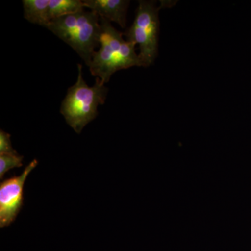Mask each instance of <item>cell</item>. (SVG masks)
<instances>
[{
	"instance_id": "obj_10",
	"label": "cell",
	"mask_w": 251,
	"mask_h": 251,
	"mask_svg": "<svg viewBox=\"0 0 251 251\" xmlns=\"http://www.w3.org/2000/svg\"><path fill=\"white\" fill-rule=\"evenodd\" d=\"M11 145V135L4 130L0 131V154H16Z\"/></svg>"
},
{
	"instance_id": "obj_7",
	"label": "cell",
	"mask_w": 251,
	"mask_h": 251,
	"mask_svg": "<svg viewBox=\"0 0 251 251\" xmlns=\"http://www.w3.org/2000/svg\"><path fill=\"white\" fill-rule=\"evenodd\" d=\"M49 2L50 0H23L25 18L29 22L47 27L50 22Z\"/></svg>"
},
{
	"instance_id": "obj_6",
	"label": "cell",
	"mask_w": 251,
	"mask_h": 251,
	"mask_svg": "<svg viewBox=\"0 0 251 251\" xmlns=\"http://www.w3.org/2000/svg\"><path fill=\"white\" fill-rule=\"evenodd\" d=\"M85 8L99 17L117 23L122 28L126 25V14L129 1L126 0H84Z\"/></svg>"
},
{
	"instance_id": "obj_2",
	"label": "cell",
	"mask_w": 251,
	"mask_h": 251,
	"mask_svg": "<svg viewBox=\"0 0 251 251\" xmlns=\"http://www.w3.org/2000/svg\"><path fill=\"white\" fill-rule=\"evenodd\" d=\"M67 43L90 66L95 49L100 46L102 28L100 18L85 9L52 20L47 27Z\"/></svg>"
},
{
	"instance_id": "obj_8",
	"label": "cell",
	"mask_w": 251,
	"mask_h": 251,
	"mask_svg": "<svg viewBox=\"0 0 251 251\" xmlns=\"http://www.w3.org/2000/svg\"><path fill=\"white\" fill-rule=\"evenodd\" d=\"M85 9L80 0H50L49 16L52 20L75 14Z\"/></svg>"
},
{
	"instance_id": "obj_4",
	"label": "cell",
	"mask_w": 251,
	"mask_h": 251,
	"mask_svg": "<svg viewBox=\"0 0 251 251\" xmlns=\"http://www.w3.org/2000/svg\"><path fill=\"white\" fill-rule=\"evenodd\" d=\"M159 10L155 1H140L134 21L125 33L127 41L139 46L143 67L152 64L158 54Z\"/></svg>"
},
{
	"instance_id": "obj_1",
	"label": "cell",
	"mask_w": 251,
	"mask_h": 251,
	"mask_svg": "<svg viewBox=\"0 0 251 251\" xmlns=\"http://www.w3.org/2000/svg\"><path fill=\"white\" fill-rule=\"evenodd\" d=\"M100 48L92 56L89 66L91 74L105 84L117 71L143 67L135 51L136 44L125 40L123 34L117 30L108 20L100 18Z\"/></svg>"
},
{
	"instance_id": "obj_5",
	"label": "cell",
	"mask_w": 251,
	"mask_h": 251,
	"mask_svg": "<svg viewBox=\"0 0 251 251\" xmlns=\"http://www.w3.org/2000/svg\"><path fill=\"white\" fill-rule=\"evenodd\" d=\"M38 165L31 162L22 174L10 178L0 185V227L4 228L15 221L23 205V188L28 175Z\"/></svg>"
},
{
	"instance_id": "obj_3",
	"label": "cell",
	"mask_w": 251,
	"mask_h": 251,
	"mask_svg": "<svg viewBox=\"0 0 251 251\" xmlns=\"http://www.w3.org/2000/svg\"><path fill=\"white\" fill-rule=\"evenodd\" d=\"M77 67L76 82L68 90L60 112L68 125L80 133L84 127L98 115L99 105L105 103L108 89L97 77L95 84L90 87L82 77V65L78 64Z\"/></svg>"
},
{
	"instance_id": "obj_9",
	"label": "cell",
	"mask_w": 251,
	"mask_h": 251,
	"mask_svg": "<svg viewBox=\"0 0 251 251\" xmlns=\"http://www.w3.org/2000/svg\"><path fill=\"white\" fill-rule=\"evenodd\" d=\"M23 157L16 154H0V179L10 170L23 166Z\"/></svg>"
}]
</instances>
